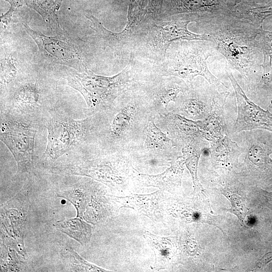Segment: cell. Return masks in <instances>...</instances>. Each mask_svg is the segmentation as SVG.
Masks as SVG:
<instances>
[{
	"instance_id": "cell-34",
	"label": "cell",
	"mask_w": 272,
	"mask_h": 272,
	"mask_svg": "<svg viewBox=\"0 0 272 272\" xmlns=\"http://www.w3.org/2000/svg\"><path fill=\"white\" fill-rule=\"evenodd\" d=\"M9 2L11 5L10 9L16 11L18 8L23 5V0H5Z\"/></svg>"
},
{
	"instance_id": "cell-7",
	"label": "cell",
	"mask_w": 272,
	"mask_h": 272,
	"mask_svg": "<svg viewBox=\"0 0 272 272\" xmlns=\"http://www.w3.org/2000/svg\"><path fill=\"white\" fill-rule=\"evenodd\" d=\"M55 98L42 93L36 83L27 82L1 99V112L42 124L48 111L56 106Z\"/></svg>"
},
{
	"instance_id": "cell-31",
	"label": "cell",
	"mask_w": 272,
	"mask_h": 272,
	"mask_svg": "<svg viewBox=\"0 0 272 272\" xmlns=\"http://www.w3.org/2000/svg\"><path fill=\"white\" fill-rule=\"evenodd\" d=\"M163 3V0H149L144 10V18L155 19L159 17L161 14Z\"/></svg>"
},
{
	"instance_id": "cell-23",
	"label": "cell",
	"mask_w": 272,
	"mask_h": 272,
	"mask_svg": "<svg viewBox=\"0 0 272 272\" xmlns=\"http://www.w3.org/2000/svg\"><path fill=\"white\" fill-rule=\"evenodd\" d=\"M271 153L269 148L264 144L256 143L252 145L247 152L249 160L262 170L272 168Z\"/></svg>"
},
{
	"instance_id": "cell-19",
	"label": "cell",
	"mask_w": 272,
	"mask_h": 272,
	"mask_svg": "<svg viewBox=\"0 0 272 272\" xmlns=\"http://www.w3.org/2000/svg\"><path fill=\"white\" fill-rule=\"evenodd\" d=\"M144 236L155 252V269H161L166 268L174 252V246L170 239L159 237L149 232H145Z\"/></svg>"
},
{
	"instance_id": "cell-33",
	"label": "cell",
	"mask_w": 272,
	"mask_h": 272,
	"mask_svg": "<svg viewBox=\"0 0 272 272\" xmlns=\"http://www.w3.org/2000/svg\"><path fill=\"white\" fill-rule=\"evenodd\" d=\"M272 260V252L266 254L262 258L259 260L257 263L258 267H261L266 265L268 262Z\"/></svg>"
},
{
	"instance_id": "cell-12",
	"label": "cell",
	"mask_w": 272,
	"mask_h": 272,
	"mask_svg": "<svg viewBox=\"0 0 272 272\" xmlns=\"http://www.w3.org/2000/svg\"><path fill=\"white\" fill-rule=\"evenodd\" d=\"M241 0H169L160 17L180 14L199 16L230 14Z\"/></svg>"
},
{
	"instance_id": "cell-32",
	"label": "cell",
	"mask_w": 272,
	"mask_h": 272,
	"mask_svg": "<svg viewBox=\"0 0 272 272\" xmlns=\"http://www.w3.org/2000/svg\"><path fill=\"white\" fill-rule=\"evenodd\" d=\"M15 12V11L10 9L5 15L1 17V24L3 28L6 29L9 25Z\"/></svg>"
},
{
	"instance_id": "cell-2",
	"label": "cell",
	"mask_w": 272,
	"mask_h": 272,
	"mask_svg": "<svg viewBox=\"0 0 272 272\" xmlns=\"http://www.w3.org/2000/svg\"><path fill=\"white\" fill-rule=\"evenodd\" d=\"M196 21L194 15L187 14L155 19L143 18L130 58L140 57L156 65L164 60L174 41L198 40L212 42L208 34H196L187 29L189 23Z\"/></svg>"
},
{
	"instance_id": "cell-24",
	"label": "cell",
	"mask_w": 272,
	"mask_h": 272,
	"mask_svg": "<svg viewBox=\"0 0 272 272\" xmlns=\"http://www.w3.org/2000/svg\"><path fill=\"white\" fill-rule=\"evenodd\" d=\"M145 145L148 148H163L173 146V142L155 124L153 117H149L146 130Z\"/></svg>"
},
{
	"instance_id": "cell-26",
	"label": "cell",
	"mask_w": 272,
	"mask_h": 272,
	"mask_svg": "<svg viewBox=\"0 0 272 272\" xmlns=\"http://www.w3.org/2000/svg\"><path fill=\"white\" fill-rule=\"evenodd\" d=\"M17 76V70L13 61L10 57L4 58L1 63V98L9 92L14 84Z\"/></svg>"
},
{
	"instance_id": "cell-22",
	"label": "cell",
	"mask_w": 272,
	"mask_h": 272,
	"mask_svg": "<svg viewBox=\"0 0 272 272\" xmlns=\"http://www.w3.org/2000/svg\"><path fill=\"white\" fill-rule=\"evenodd\" d=\"M257 40L263 55V60L261 64L263 73L257 86H263L268 83L272 77V31L260 28Z\"/></svg>"
},
{
	"instance_id": "cell-10",
	"label": "cell",
	"mask_w": 272,
	"mask_h": 272,
	"mask_svg": "<svg viewBox=\"0 0 272 272\" xmlns=\"http://www.w3.org/2000/svg\"><path fill=\"white\" fill-rule=\"evenodd\" d=\"M24 27L38 46L40 53L46 60L72 67L80 72L86 67L80 53L73 43L56 37L46 36L31 28L27 24Z\"/></svg>"
},
{
	"instance_id": "cell-16",
	"label": "cell",
	"mask_w": 272,
	"mask_h": 272,
	"mask_svg": "<svg viewBox=\"0 0 272 272\" xmlns=\"http://www.w3.org/2000/svg\"><path fill=\"white\" fill-rule=\"evenodd\" d=\"M212 162L217 166H231L233 160L241 154L242 148L227 135L210 143Z\"/></svg>"
},
{
	"instance_id": "cell-17",
	"label": "cell",
	"mask_w": 272,
	"mask_h": 272,
	"mask_svg": "<svg viewBox=\"0 0 272 272\" xmlns=\"http://www.w3.org/2000/svg\"><path fill=\"white\" fill-rule=\"evenodd\" d=\"M230 15L260 26L267 17L272 15V1L264 4L241 2L235 7Z\"/></svg>"
},
{
	"instance_id": "cell-11",
	"label": "cell",
	"mask_w": 272,
	"mask_h": 272,
	"mask_svg": "<svg viewBox=\"0 0 272 272\" xmlns=\"http://www.w3.org/2000/svg\"><path fill=\"white\" fill-rule=\"evenodd\" d=\"M234 88L238 106V114L233 126L235 132L262 129L272 132V113L250 100L230 73L228 76Z\"/></svg>"
},
{
	"instance_id": "cell-5",
	"label": "cell",
	"mask_w": 272,
	"mask_h": 272,
	"mask_svg": "<svg viewBox=\"0 0 272 272\" xmlns=\"http://www.w3.org/2000/svg\"><path fill=\"white\" fill-rule=\"evenodd\" d=\"M130 64L111 77L96 75L86 68L82 72L67 71L64 78L66 84L84 97L90 116L108 109L115 99L127 85L130 76Z\"/></svg>"
},
{
	"instance_id": "cell-28",
	"label": "cell",
	"mask_w": 272,
	"mask_h": 272,
	"mask_svg": "<svg viewBox=\"0 0 272 272\" xmlns=\"http://www.w3.org/2000/svg\"><path fill=\"white\" fill-rule=\"evenodd\" d=\"M57 196L71 202L77 210V217L82 218L86 207V199L82 189L79 188L67 189L59 192Z\"/></svg>"
},
{
	"instance_id": "cell-14",
	"label": "cell",
	"mask_w": 272,
	"mask_h": 272,
	"mask_svg": "<svg viewBox=\"0 0 272 272\" xmlns=\"http://www.w3.org/2000/svg\"><path fill=\"white\" fill-rule=\"evenodd\" d=\"M217 91L211 88L197 89L194 85L182 93V110L189 117L203 120L209 115L213 105L214 96Z\"/></svg>"
},
{
	"instance_id": "cell-3",
	"label": "cell",
	"mask_w": 272,
	"mask_h": 272,
	"mask_svg": "<svg viewBox=\"0 0 272 272\" xmlns=\"http://www.w3.org/2000/svg\"><path fill=\"white\" fill-rule=\"evenodd\" d=\"M214 44L204 40H180L173 42L168 48L165 59L156 65L157 72L162 76H174L184 80L189 87L197 76L203 77L220 92L227 87L210 71L208 58L212 56Z\"/></svg>"
},
{
	"instance_id": "cell-4",
	"label": "cell",
	"mask_w": 272,
	"mask_h": 272,
	"mask_svg": "<svg viewBox=\"0 0 272 272\" xmlns=\"http://www.w3.org/2000/svg\"><path fill=\"white\" fill-rule=\"evenodd\" d=\"M47 131V143L41 161L50 166L66 153L87 144L95 136L92 116L75 119L61 107H54L42 121Z\"/></svg>"
},
{
	"instance_id": "cell-1",
	"label": "cell",
	"mask_w": 272,
	"mask_h": 272,
	"mask_svg": "<svg viewBox=\"0 0 272 272\" xmlns=\"http://www.w3.org/2000/svg\"><path fill=\"white\" fill-rule=\"evenodd\" d=\"M196 23L209 35L215 50L222 54L230 67L250 83L262 54L257 40L260 26L228 14L199 16Z\"/></svg>"
},
{
	"instance_id": "cell-6",
	"label": "cell",
	"mask_w": 272,
	"mask_h": 272,
	"mask_svg": "<svg viewBox=\"0 0 272 272\" xmlns=\"http://www.w3.org/2000/svg\"><path fill=\"white\" fill-rule=\"evenodd\" d=\"M0 139L12 154L17 174H30L35 168L34 146L38 122L1 112Z\"/></svg>"
},
{
	"instance_id": "cell-9",
	"label": "cell",
	"mask_w": 272,
	"mask_h": 272,
	"mask_svg": "<svg viewBox=\"0 0 272 272\" xmlns=\"http://www.w3.org/2000/svg\"><path fill=\"white\" fill-rule=\"evenodd\" d=\"M29 209L28 192L25 189L6 202L1 210L3 242L16 250L24 258H27V253L24 238Z\"/></svg>"
},
{
	"instance_id": "cell-20",
	"label": "cell",
	"mask_w": 272,
	"mask_h": 272,
	"mask_svg": "<svg viewBox=\"0 0 272 272\" xmlns=\"http://www.w3.org/2000/svg\"><path fill=\"white\" fill-rule=\"evenodd\" d=\"M55 228L75 239L81 245H85L90 240L91 227L81 218L77 217L56 221Z\"/></svg>"
},
{
	"instance_id": "cell-27",
	"label": "cell",
	"mask_w": 272,
	"mask_h": 272,
	"mask_svg": "<svg viewBox=\"0 0 272 272\" xmlns=\"http://www.w3.org/2000/svg\"><path fill=\"white\" fill-rule=\"evenodd\" d=\"M65 258L71 271H106V270L92 264L81 257L71 247L65 251Z\"/></svg>"
},
{
	"instance_id": "cell-21",
	"label": "cell",
	"mask_w": 272,
	"mask_h": 272,
	"mask_svg": "<svg viewBox=\"0 0 272 272\" xmlns=\"http://www.w3.org/2000/svg\"><path fill=\"white\" fill-rule=\"evenodd\" d=\"M28 7L37 12L57 32H61L57 16L62 0H25Z\"/></svg>"
},
{
	"instance_id": "cell-15",
	"label": "cell",
	"mask_w": 272,
	"mask_h": 272,
	"mask_svg": "<svg viewBox=\"0 0 272 272\" xmlns=\"http://www.w3.org/2000/svg\"><path fill=\"white\" fill-rule=\"evenodd\" d=\"M184 163V157H179L162 174L150 175L139 173L133 170V176L142 185L156 187L163 190H169L173 186L180 184Z\"/></svg>"
},
{
	"instance_id": "cell-25",
	"label": "cell",
	"mask_w": 272,
	"mask_h": 272,
	"mask_svg": "<svg viewBox=\"0 0 272 272\" xmlns=\"http://www.w3.org/2000/svg\"><path fill=\"white\" fill-rule=\"evenodd\" d=\"M187 145L182 149L185 163L191 175L195 188L200 189L202 187L197 176V169L201 150L197 147H193L191 144Z\"/></svg>"
},
{
	"instance_id": "cell-18",
	"label": "cell",
	"mask_w": 272,
	"mask_h": 272,
	"mask_svg": "<svg viewBox=\"0 0 272 272\" xmlns=\"http://www.w3.org/2000/svg\"><path fill=\"white\" fill-rule=\"evenodd\" d=\"M157 193L158 191L149 194H133L124 197L113 196L112 198L120 208H130L152 218L155 211Z\"/></svg>"
},
{
	"instance_id": "cell-13",
	"label": "cell",
	"mask_w": 272,
	"mask_h": 272,
	"mask_svg": "<svg viewBox=\"0 0 272 272\" xmlns=\"http://www.w3.org/2000/svg\"><path fill=\"white\" fill-rule=\"evenodd\" d=\"M229 95L227 91H217L208 116L199 120L202 138L210 143L228 135L224 107Z\"/></svg>"
},
{
	"instance_id": "cell-30",
	"label": "cell",
	"mask_w": 272,
	"mask_h": 272,
	"mask_svg": "<svg viewBox=\"0 0 272 272\" xmlns=\"http://www.w3.org/2000/svg\"><path fill=\"white\" fill-rule=\"evenodd\" d=\"M8 255L1 254V271H14L23 270L22 264L17 257L14 250L9 248Z\"/></svg>"
},
{
	"instance_id": "cell-29",
	"label": "cell",
	"mask_w": 272,
	"mask_h": 272,
	"mask_svg": "<svg viewBox=\"0 0 272 272\" xmlns=\"http://www.w3.org/2000/svg\"><path fill=\"white\" fill-rule=\"evenodd\" d=\"M222 193L231 202V208L228 211L235 215L242 222H243L248 210L244 199L238 194L231 193L230 191L224 190L222 191Z\"/></svg>"
},
{
	"instance_id": "cell-8",
	"label": "cell",
	"mask_w": 272,
	"mask_h": 272,
	"mask_svg": "<svg viewBox=\"0 0 272 272\" xmlns=\"http://www.w3.org/2000/svg\"><path fill=\"white\" fill-rule=\"evenodd\" d=\"M144 0H130L127 20L123 30L114 32L105 28L94 16L86 14L91 22V27L103 44L108 47L115 55L120 56L124 52L132 51L137 33L144 18Z\"/></svg>"
}]
</instances>
